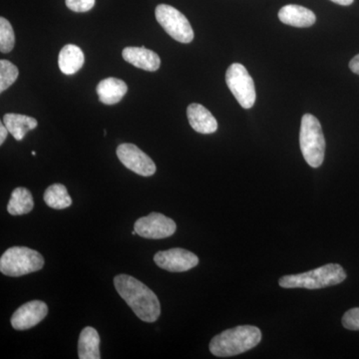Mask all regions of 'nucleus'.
Returning <instances> with one entry per match:
<instances>
[{
    "label": "nucleus",
    "instance_id": "f257e3e1",
    "mask_svg": "<svg viewBox=\"0 0 359 359\" xmlns=\"http://www.w3.org/2000/svg\"><path fill=\"white\" fill-rule=\"evenodd\" d=\"M114 287L134 313L145 323H155L161 314L157 295L147 285L128 275L116 276Z\"/></svg>",
    "mask_w": 359,
    "mask_h": 359
},
{
    "label": "nucleus",
    "instance_id": "f03ea898",
    "mask_svg": "<svg viewBox=\"0 0 359 359\" xmlns=\"http://www.w3.org/2000/svg\"><path fill=\"white\" fill-rule=\"evenodd\" d=\"M262 332L254 325H238L216 335L210 342V351L217 358L238 355L261 342Z\"/></svg>",
    "mask_w": 359,
    "mask_h": 359
},
{
    "label": "nucleus",
    "instance_id": "7ed1b4c3",
    "mask_svg": "<svg viewBox=\"0 0 359 359\" xmlns=\"http://www.w3.org/2000/svg\"><path fill=\"white\" fill-rule=\"evenodd\" d=\"M346 278V273L341 266L328 264L306 273L283 276L278 283L285 289L318 290L339 285Z\"/></svg>",
    "mask_w": 359,
    "mask_h": 359
},
{
    "label": "nucleus",
    "instance_id": "20e7f679",
    "mask_svg": "<svg viewBox=\"0 0 359 359\" xmlns=\"http://www.w3.org/2000/svg\"><path fill=\"white\" fill-rule=\"evenodd\" d=\"M299 145L309 166L320 167L325 160V139L320 123L313 115L306 114L302 117Z\"/></svg>",
    "mask_w": 359,
    "mask_h": 359
},
{
    "label": "nucleus",
    "instance_id": "39448f33",
    "mask_svg": "<svg viewBox=\"0 0 359 359\" xmlns=\"http://www.w3.org/2000/svg\"><path fill=\"white\" fill-rule=\"evenodd\" d=\"M44 257L27 247H13L0 259V271L7 276H22L39 271L44 266Z\"/></svg>",
    "mask_w": 359,
    "mask_h": 359
},
{
    "label": "nucleus",
    "instance_id": "423d86ee",
    "mask_svg": "<svg viewBox=\"0 0 359 359\" xmlns=\"http://www.w3.org/2000/svg\"><path fill=\"white\" fill-rule=\"evenodd\" d=\"M156 20L165 32L181 43H190L194 39V30L183 13L173 6L160 4L156 7Z\"/></svg>",
    "mask_w": 359,
    "mask_h": 359
},
{
    "label": "nucleus",
    "instance_id": "0eeeda50",
    "mask_svg": "<svg viewBox=\"0 0 359 359\" xmlns=\"http://www.w3.org/2000/svg\"><path fill=\"white\" fill-rule=\"evenodd\" d=\"M226 82L238 104L245 109H250L256 102V88L254 80L247 68L240 63H233L226 73Z\"/></svg>",
    "mask_w": 359,
    "mask_h": 359
},
{
    "label": "nucleus",
    "instance_id": "6e6552de",
    "mask_svg": "<svg viewBox=\"0 0 359 359\" xmlns=\"http://www.w3.org/2000/svg\"><path fill=\"white\" fill-rule=\"evenodd\" d=\"M134 230L142 238L160 240L171 237L177 230V224L173 219L168 218L160 212H151L147 217L137 219Z\"/></svg>",
    "mask_w": 359,
    "mask_h": 359
},
{
    "label": "nucleus",
    "instance_id": "1a4fd4ad",
    "mask_svg": "<svg viewBox=\"0 0 359 359\" xmlns=\"http://www.w3.org/2000/svg\"><path fill=\"white\" fill-rule=\"evenodd\" d=\"M118 159L127 169L143 177L153 176L156 173V164L147 154L134 144H121L118 146Z\"/></svg>",
    "mask_w": 359,
    "mask_h": 359
},
{
    "label": "nucleus",
    "instance_id": "9d476101",
    "mask_svg": "<svg viewBox=\"0 0 359 359\" xmlns=\"http://www.w3.org/2000/svg\"><path fill=\"white\" fill-rule=\"evenodd\" d=\"M154 262L159 268L171 273H183L198 266L199 257L190 250L175 248L158 252L155 255Z\"/></svg>",
    "mask_w": 359,
    "mask_h": 359
},
{
    "label": "nucleus",
    "instance_id": "9b49d317",
    "mask_svg": "<svg viewBox=\"0 0 359 359\" xmlns=\"http://www.w3.org/2000/svg\"><path fill=\"white\" fill-rule=\"evenodd\" d=\"M48 308L44 302H26L16 309L11 316V325L16 330H26L34 327L46 318Z\"/></svg>",
    "mask_w": 359,
    "mask_h": 359
},
{
    "label": "nucleus",
    "instance_id": "f8f14e48",
    "mask_svg": "<svg viewBox=\"0 0 359 359\" xmlns=\"http://www.w3.org/2000/svg\"><path fill=\"white\" fill-rule=\"evenodd\" d=\"M122 56L125 61L140 69L154 72L160 68L159 55L144 46L126 47L123 49Z\"/></svg>",
    "mask_w": 359,
    "mask_h": 359
},
{
    "label": "nucleus",
    "instance_id": "ddd939ff",
    "mask_svg": "<svg viewBox=\"0 0 359 359\" xmlns=\"http://www.w3.org/2000/svg\"><path fill=\"white\" fill-rule=\"evenodd\" d=\"M189 122L196 132L212 134L218 130V122L207 108L200 104L193 103L187 109Z\"/></svg>",
    "mask_w": 359,
    "mask_h": 359
},
{
    "label": "nucleus",
    "instance_id": "4468645a",
    "mask_svg": "<svg viewBox=\"0 0 359 359\" xmlns=\"http://www.w3.org/2000/svg\"><path fill=\"white\" fill-rule=\"evenodd\" d=\"M96 91L100 102L105 105H115L126 95L128 86L121 79L109 77L99 82Z\"/></svg>",
    "mask_w": 359,
    "mask_h": 359
},
{
    "label": "nucleus",
    "instance_id": "2eb2a0df",
    "mask_svg": "<svg viewBox=\"0 0 359 359\" xmlns=\"http://www.w3.org/2000/svg\"><path fill=\"white\" fill-rule=\"evenodd\" d=\"M278 18L285 25L294 27H309L316 21V14L309 8L295 4H290L280 8Z\"/></svg>",
    "mask_w": 359,
    "mask_h": 359
},
{
    "label": "nucleus",
    "instance_id": "dca6fc26",
    "mask_svg": "<svg viewBox=\"0 0 359 359\" xmlns=\"http://www.w3.org/2000/svg\"><path fill=\"white\" fill-rule=\"evenodd\" d=\"M83 51L74 44H67L60 50L58 56V65L61 72L65 75H73L81 69L84 65Z\"/></svg>",
    "mask_w": 359,
    "mask_h": 359
},
{
    "label": "nucleus",
    "instance_id": "f3484780",
    "mask_svg": "<svg viewBox=\"0 0 359 359\" xmlns=\"http://www.w3.org/2000/svg\"><path fill=\"white\" fill-rule=\"evenodd\" d=\"M78 358L80 359H100V337L94 327L82 330L78 341Z\"/></svg>",
    "mask_w": 359,
    "mask_h": 359
},
{
    "label": "nucleus",
    "instance_id": "a211bd4d",
    "mask_svg": "<svg viewBox=\"0 0 359 359\" xmlns=\"http://www.w3.org/2000/svg\"><path fill=\"white\" fill-rule=\"evenodd\" d=\"M4 123L16 141H22L28 131L36 128L39 122L34 118L15 113L4 115Z\"/></svg>",
    "mask_w": 359,
    "mask_h": 359
},
{
    "label": "nucleus",
    "instance_id": "6ab92c4d",
    "mask_svg": "<svg viewBox=\"0 0 359 359\" xmlns=\"http://www.w3.org/2000/svg\"><path fill=\"white\" fill-rule=\"evenodd\" d=\"M34 208L32 194L23 187L14 189L7 205V212L13 216L29 214Z\"/></svg>",
    "mask_w": 359,
    "mask_h": 359
},
{
    "label": "nucleus",
    "instance_id": "aec40b11",
    "mask_svg": "<svg viewBox=\"0 0 359 359\" xmlns=\"http://www.w3.org/2000/svg\"><path fill=\"white\" fill-rule=\"evenodd\" d=\"M43 199L45 204L52 209L63 210L72 205V199L67 189L62 184H53L45 191Z\"/></svg>",
    "mask_w": 359,
    "mask_h": 359
},
{
    "label": "nucleus",
    "instance_id": "412c9836",
    "mask_svg": "<svg viewBox=\"0 0 359 359\" xmlns=\"http://www.w3.org/2000/svg\"><path fill=\"white\" fill-rule=\"evenodd\" d=\"M20 75V71L11 61L0 60V92L4 93L16 81Z\"/></svg>",
    "mask_w": 359,
    "mask_h": 359
},
{
    "label": "nucleus",
    "instance_id": "4be33fe9",
    "mask_svg": "<svg viewBox=\"0 0 359 359\" xmlns=\"http://www.w3.org/2000/svg\"><path fill=\"white\" fill-rule=\"evenodd\" d=\"M15 44V35L11 22L6 18H0V51L8 53Z\"/></svg>",
    "mask_w": 359,
    "mask_h": 359
},
{
    "label": "nucleus",
    "instance_id": "5701e85b",
    "mask_svg": "<svg viewBox=\"0 0 359 359\" xmlns=\"http://www.w3.org/2000/svg\"><path fill=\"white\" fill-rule=\"evenodd\" d=\"M342 325L349 330H359V308L347 311L342 316Z\"/></svg>",
    "mask_w": 359,
    "mask_h": 359
},
{
    "label": "nucleus",
    "instance_id": "b1692460",
    "mask_svg": "<svg viewBox=\"0 0 359 359\" xmlns=\"http://www.w3.org/2000/svg\"><path fill=\"white\" fill-rule=\"evenodd\" d=\"M65 4L74 13H87L95 6V0H65Z\"/></svg>",
    "mask_w": 359,
    "mask_h": 359
},
{
    "label": "nucleus",
    "instance_id": "393cba45",
    "mask_svg": "<svg viewBox=\"0 0 359 359\" xmlns=\"http://www.w3.org/2000/svg\"><path fill=\"white\" fill-rule=\"evenodd\" d=\"M349 68L353 73L359 75V54L351 59V62H349Z\"/></svg>",
    "mask_w": 359,
    "mask_h": 359
},
{
    "label": "nucleus",
    "instance_id": "a878e982",
    "mask_svg": "<svg viewBox=\"0 0 359 359\" xmlns=\"http://www.w3.org/2000/svg\"><path fill=\"white\" fill-rule=\"evenodd\" d=\"M9 133L8 130H7L6 125L4 123H1L0 124V145L4 143V141L6 140L7 134Z\"/></svg>",
    "mask_w": 359,
    "mask_h": 359
},
{
    "label": "nucleus",
    "instance_id": "bb28decb",
    "mask_svg": "<svg viewBox=\"0 0 359 359\" xmlns=\"http://www.w3.org/2000/svg\"><path fill=\"white\" fill-rule=\"evenodd\" d=\"M334 4H339V6H351V4H353L354 0H332Z\"/></svg>",
    "mask_w": 359,
    "mask_h": 359
},
{
    "label": "nucleus",
    "instance_id": "cd10ccee",
    "mask_svg": "<svg viewBox=\"0 0 359 359\" xmlns=\"http://www.w3.org/2000/svg\"><path fill=\"white\" fill-rule=\"evenodd\" d=\"M32 155L35 156V155H36V153H35L34 151H32Z\"/></svg>",
    "mask_w": 359,
    "mask_h": 359
}]
</instances>
